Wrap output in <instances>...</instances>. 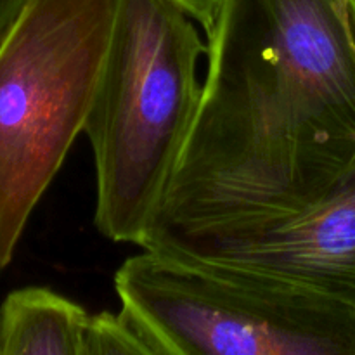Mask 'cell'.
<instances>
[{"label":"cell","instance_id":"obj_4","mask_svg":"<svg viewBox=\"0 0 355 355\" xmlns=\"http://www.w3.org/2000/svg\"><path fill=\"white\" fill-rule=\"evenodd\" d=\"M114 290L155 355H355V307L234 267L142 248Z\"/></svg>","mask_w":355,"mask_h":355},{"label":"cell","instance_id":"obj_2","mask_svg":"<svg viewBox=\"0 0 355 355\" xmlns=\"http://www.w3.org/2000/svg\"><path fill=\"white\" fill-rule=\"evenodd\" d=\"M173 0H118L83 132L97 179L96 225L142 246L168 193L201 101L208 44Z\"/></svg>","mask_w":355,"mask_h":355},{"label":"cell","instance_id":"obj_10","mask_svg":"<svg viewBox=\"0 0 355 355\" xmlns=\"http://www.w3.org/2000/svg\"><path fill=\"white\" fill-rule=\"evenodd\" d=\"M345 3H347V10H349L350 24H352L354 37H355V0H345Z\"/></svg>","mask_w":355,"mask_h":355},{"label":"cell","instance_id":"obj_7","mask_svg":"<svg viewBox=\"0 0 355 355\" xmlns=\"http://www.w3.org/2000/svg\"><path fill=\"white\" fill-rule=\"evenodd\" d=\"M82 355H155L135 322L125 314H90L83 333Z\"/></svg>","mask_w":355,"mask_h":355},{"label":"cell","instance_id":"obj_9","mask_svg":"<svg viewBox=\"0 0 355 355\" xmlns=\"http://www.w3.org/2000/svg\"><path fill=\"white\" fill-rule=\"evenodd\" d=\"M28 0H0V38L12 24Z\"/></svg>","mask_w":355,"mask_h":355},{"label":"cell","instance_id":"obj_8","mask_svg":"<svg viewBox=\"0 0 355 355\" xmlns=\"http://www.w3.org/2000/svg\"><path fill=\"white\" fill-rule=\"evenodd\" d=\"M173 2L179 3L200 24V28H203L205 35H207L211 30V24H214L222 0H173Z\"/></svg>","mask_w":355,"mask_h":355},{"label":"cell","instance_id":"obj_6","mask_svg":"<svg viewBox=\"0 0 355 355\" xmlns=\"http://www.w3.org/2000/svg\"><path fill=\"white\" fill-rule=\"evenodd\" d=\"M89 315L47 288L12 291L0 307V355H82Z\"/></svg>","mask_w":355,"mask_h":355},{"label":"cell","instance_id":"obj_3","mask_svg":"<svg viewBox=\"0 0 355 355\" xmlns=\"http://www.w3.org/2000/svg\"><path fill=\"white\" fill-rule=\"evenodd\" d=\"M118 0H28L0 38V267L83 132Z\"/></svg>","mask_w":355,"mask_h":355},{"label":"cell","instance_id":"obj_5","mask_svg":"<svg viewBox=\"0 0 355 355\" xmlns=\"http://www.w3.org/2000/svg\"><path fill=\"white\" fill-rule=\"evenodd\" d=\"M148 250L234 267L355 307V163L300 210Z\"/></svg>","mask_w":355,"mask_h":355},{"label":"cell","instance_id":"obj_1","mask_svg":"<svg viewBox=\"0 0 355 355\" xmlns=\"http://www.w3.org/2000/svg\"><path fill=\"white\" fill-rule=\"evenodd\" d=\"M168 193L141 248L307 207L355 163L345 0H222Z\"/></svg>","mask_w":355,"mask_h":355}]
</instances>
